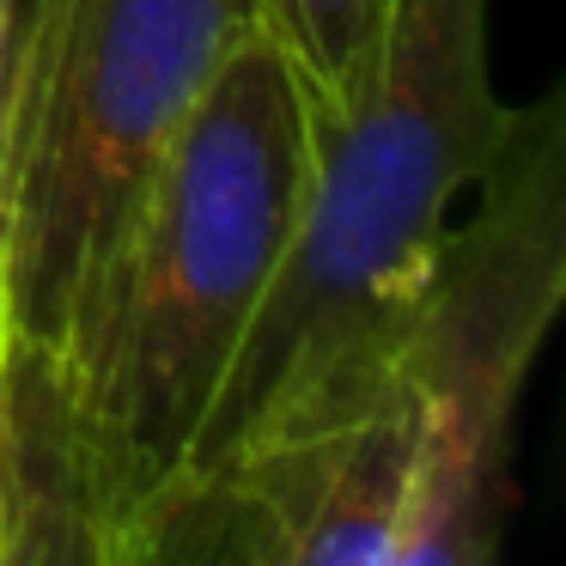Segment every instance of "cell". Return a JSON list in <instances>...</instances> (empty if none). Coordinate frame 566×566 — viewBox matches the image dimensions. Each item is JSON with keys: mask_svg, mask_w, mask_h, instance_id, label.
I'll list each match as a JSON object with an SVG mask.
<instances>
[{"mask_svg": "<svg viewBox=\"0 0 566 566\" xmlns=\"http://www.w3.org/2000/svg\"><path fill=\"white\" fill-rule=\"evenodd\" d=\"M505 123L488 0H390L366 92L342 116H317L298 238L153 512V554L189 524L220 530L244 488L402 390V342L439 238Z\"/></svg>", "mask_w": 566, "mask_h": 566, "instance_id": "cell-1", "label": "cell"}, {"mask_svg": "<svg viewBox=\"0 0 566 566\" xmlns=\"http://www.w3.org/2000/svg\"><path fill=\"white\" fill-rule=\"evenodd\" d=\"M311 159L317 104L256 25L165 147L123 262L62 354L104 469L147 530L298 238Z\"/></svg>", "mask_w": 566, "mask_h": 566, "instance_id": "cell-2", "label": "cell"}, {"mask_svg": "<svg viewBox=\"0 0 566 566\" xmlns=\"http://www.w3.org/2000/svg\"><path fill=\"white\" fill-rule=\"evenodd\" d=\"M262 0H62L38 92L0 147V317L74 354L165 147Z\"/></svg>", "mask_w": 566, "mask_h": 566, "instance_id": "cell-3", "label": "cell"}, {"mask_svg": "<svg viewBox=\"0 0 566 566\" xmlns=\"http://www.w3.org/2000/svg\"><path fill=\"white\" fill-rule=\"evenodd\" d=\"M444 226L402 342L408 500L384 566H493L512 512V415L566 293V111H512Z\"/></svg>", "mask_w": 566, "mask_h": 566, "instance_id": "cell-4", "label": "cell"}, {"mask_svg": "<svg viewBox=\"0 0 566 566\" xmlns=\"http://www.w3.org/2000/svg\"><path fill=\"white\" fill-rule=\"evenodd\" d=\"M0 566H159L104 469L62 347L0 317Z\"/></svg>", "mask_w": 566, "mask_h": 566, "instance_id": "cell-5", "label": "cell"}, {"mask_svg": "<svg viewBox=\"0 0 566 566\" xmlns=\"http://www.w3.org/2000/svg\"><path fill=\"white\" fill-rule=\"evenodd\" d=\"M262 25L305 80L317 116H342L371 80L390 0H262Z\"/></svg>", "mask_w": 566, "mask_h": 566, "instance_id": "cell-6", "label": "cell"}, {"mask_svg": "<svg viewBox=\"0 0 566 566\" xmlns=\"http://www.w3.org/2000/svg\"><path fill=\"white\" fill-rule=\"evenodd\" d=\"M55 19H62V0H7V13H0V147L38 92Z\"/></svg>", "mask_w": 566, "mask_h": 566, "instance_id": "cell-7", "label": "cell"}, {"mask_svg": "<svg viewBox=\"0 0 566 566\" xmlns=\"http://www.w3.org/2000/svg\"><path fill=\"white\" fill-rule=\"evenodd\" d=\"M0 13H7V0H0Z\"/></svg>", "mask_w": 566, "mask_h": 566, "instance_id": "cell-8", "label": "cell"}]
</instances>
